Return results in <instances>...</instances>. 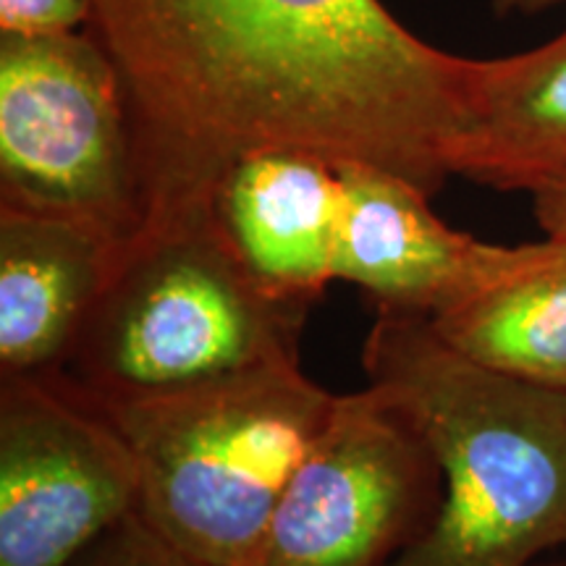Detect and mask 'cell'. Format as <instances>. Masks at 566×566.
<instances>
[{
  "instance_id": "cell-14",
  "label": "cell",
  "mask_w": 566,
  "mask_h": 566,
  "mask_svg": "<svg viewBox=\"0 0 566 566\" xmlns=\"http://www.w3.org/2000/svg\"><path fill=\"white\" fill-rule=\"evenodd\" d=\"M90 17V0H0V38L80 32Z\"/></svg>"
},
{
  "instance_id": "cell-12",
  "label": "cell",
  "mask_w": 566,
  "mask_h": 566,
  "mask_svg": "<svg viewBox=\"0 0 566 566\" xmlns=\"http://www.w3.org/2000/svg\"><path fill=\"white\" fill-rule=\"evenodd\" d=\"M428 323L472 363L566 394V239L516 244L504 271Z\"/></svg>"
},
{
  "instance_id": "cell-5",
  "label": "cell",
  "mask_w": 566,
  "mask_h": 566,
  "mask_svg": "<svg viewBox=\"0 0 566 566\" xmlns=\"http://www.w3.org/2000/svg\"><path fill=\"white\" fill-rule=\"evenodd\" d=\"M0 210L66 218L116 244L145 221L129 90L90 27L0 38Z\"/></svg>"
},
{
  "instance_id": "cell-11",
  "label": "cell",
  "mask_w": 566,
  "mask_h": 566,
  "mask_svg": "<svg viewBox=\"0 0 566 566\" xmlns=\"http://www.w3.org/2000/svg\"><path fill=\"white\" fill-rule=\"evenodd\" d=\"M449 171L530 195L566 179V32L506 59H472Z\"/></svg>"
},
{
  "instance_id": "cell-9",
  "label": "cell",
  "mask_w": 566,
  "mask_h": 566,
  "mask_svg": "<svg viewBox=\"0 0 566 566\" xmlns=\"http://www.w3.org/2000/svg\"><path fill=\"white\" fill-rule=\"evenodd\" d=\"M210 212L233 258L273 300L313 307L336 281L338 160L300 147L247 153L210 189Z\"/></svg>"
},
{
  "instance_id": "cell-7",
  "label": "cell",
  "mask_w": 566,
  "mask_h": 566,
  "mask_svg": "<svg viewBox=\"0 0 566 566\" xmlns=\"http://www.w3.org/2000/svg\"><path fill=\"white\" fill-rule=\"evenodd\" d=\"M0 380V566H74L137 512V464L61 378Z\"/></svg>"
},
{
  "instance_id": "cell-8",
  "label": "cell",
  "mask_w": 566,
  "mask_h": 566,
  "mask_svg": "<svg viewBox=\"0 0 566 566\" xmlns=\"http://www.w3.org/2000/svg\"><path fill=\"white\" fill-rule=\"evenodd\" d=\"M344 212L336 281L359 286L378 313L433 317L501 273L514 247L488 244L451 229L422 187L370 166L338 163Z\"/></svg>"
},
{
  "instance_id": "cell-15",
  "label": "cell",
  "mask_w": 566,
  "mask_h": 566,
  "mask_svg": "<svg viewBox=\"0 0 566 566\" xmlns=\"http://www.w3.org/2000/svg\"><path fill=\"white\" fill-rule=\"evenodd\" d=\"M535 221L546 237L566 239V179L548 184L533 195Z\"/></svg>"
},
{
  "instance_id": "cell-16",
  "label": "cell",
  "mask_w": 566,
  "mask_h": 566,
  "mask_svg": "<svg viewBox=\"0 0 566 566\" xmlns=\"http://www.w3.org/2000/svg\"><path fill=\"white\" fill-rule=\"evenodd\" d=\"M564 3L566 0H491L493 11L499 17H509V13H541Z\"/></svg>"
},
{
  "instance_id": "cell-17",
  "label": "cell",
  "mask_w": 566,
  "mask_h": 566,
  "mask_svg": "<svg viewBox=\"0 0 566 566\" xmlns=\"http://www.w3.org/2000/svg\"><path fill=\"white\" fill-rule=\"evenodd\" d=\"M551 566H566V564H551Z\"/></svg>"
},
{
  "instance_id": "cell-6",
  "label": "cell",
  "mask_w": 566,
  "mask_h": 566,
  "mask_svg": "<svg viewBox=\"0 0 566 566\" xmlns=\"http://www.w3.org/2000/svg\"><path fill=\"white\" fill-rule=\"evenodd\" d=\"M441 504V470L380 388L338 396L252 566H391Z\"/></svg>"
},
{
  "instance_id": "cell-4",
  "label": "cell",
  "mask_w": 566,
  "mask_h": 566,
  "mask_svg": "<svg viewBox=\"0 0 566 566\" xmlns=\"http://www.w3.org/2000/svg\"><path fill=\"white\" fill-rule=\"evenodd\" d=\"M300 363L101 407L137 464V514L208 566H252L336 407ZM90 401V399H87Z\"/></svg>"
},
{
  "instance_id": "cell-2",
  "label": "cell",
  "mask_w": 566,
  "mask_h": 566,
  "mask_svg": "<svg viewBox=\"0 0 566 566\" xmlns=\"http://www.w3.org/2000/svg\"><path fill=\"white\" fill-rule=\"evenodd\" d=\"M365 373L441 470L433 522L391 566H533L566 546V394L488 370L401 313H378Z\"/></svg>"
},
{
  "instance_id": "cell-13",
  "label": "cell",
  "mask_w": 566,
  "mask_h": 566,
  "mask_svg": "<svg viewBox=\"0 0 566 566\" xmlns=\"http://www.w3.org/2000/svg\"><path fill=\"white\" fill-rule=\"evenodd\" d=\"M74 566H208L155 533L137 512L124 516Z\"/></svg>"
},
{
  "instance_id": "cell-3",
  "label": "cell",
  "mask_w": 566,
  "mask_h": 566,
  "mask_svg": "<svg viewBox=\"0 0 566 566\" xmlns=\"http://www.w3.org/2000/svg\"><path fill=\"white\" fill-rule=\"evenodd\" d=\"M310 307L268 296L233 258L210 197L153 205L118 247L59 375L92 405L195 391L300 363Z\"/></svg>"
},
{
  "instance_id": "cell-1",
  "label": "cell",
  "mask_w": 566,
  "mask_h": 566,
  "mask_svg": "<svg viewBox=\"0 0 566 566\" xmlns=\"http://www.w3.org/2000/svg\"><path fill=\"white\" fill-rule=\"evenodd\" d=\"M129 90L153 205L210 197L265 147L370 163L436 195L472 59L407 30L380 0H90Z\"/></svg>"
},
{
  "instance_id": "cell-10",
  "label": "cell",
  "mask_w": 566,
  "mask_h": 566,
  "mask_svg": "<svg viewBox=\"0 0 566 566\" xmlns=\"http://www.w3.org/2000/svg\"><path fill=\"white\" fill-rule=\"evenodd\" d=\"M118 247L66 218L0 210V378L63 370Z\"/></svg>"
}]
</instances>
